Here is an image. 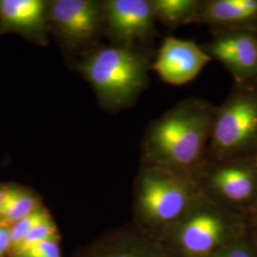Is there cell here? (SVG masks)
<instances>
[{
	"label": "cell",
	"mask_w": 257,
	"mask_h": 257,
	"mask_svg": "<svg viewBox=\"0 0 257 257\" xmlns=\"http://www.w3.org/2000/svg\"><path fill=\"white\" fill-rule=\"evenodd\" d=\"M215 106L196 97L175 104L153 120L141 142L140 166L196 179L207 161Z\"/></svg>",
	"instance_id": "6da1fadb"
},
{
	"label": "cell",
	"mask_w": 257,
	"mask_h": 257,
	"mask_svg": "<svg viewBox=\"0 0 257 257\" xmlns=\"http://www.w3.org/2000/svg\"><path fill=\"white\" fill-rule=\"evenodd\" d=\"M154 57L152 49L110 44L87 52L78 68L102 106L118 111L133 107L147 89Z\"/></svg>",
	"instance_id": "7a4b0ae2"
},
{
	"label": "cell",
	"mask_w": 257,
	"mask_h": 257,
	"mask_svg": "<svg viewBox=\"0 0 257 257\" xmlns=\"http://www.w3.org/2000/svg\"><path fill=\"white\" fill-rule=\"evenodd\" d=\"M247 216L211 202L201 193L159 240L169 257H211L248 235Z\"/></svg>",
	"instance_id": "3957f363"
},
{
	"label": "cell",
	"mask_w": 257,
	"mask_h": 257,
	"mask_svg": "<svg viewBox=\"0 0 257 257\" xmlns=\"http://www.w3.org/2000/svg\"><path fill=\"white\" fill-rule=\"evenodd\" d=\"M133 224L159 241L199 195L196 182L185 175L140 166L134 186Z\"/></svg>",
	"instance_id": "277c9868"
},
{
	"label": "cell",
	"mask_w": 257,
	"mask_h": 257,
	"mask_svg": "<svg viewBox=\"0 0 257 257\" xmlns=\"http://www.w3.org/2000/svg\"><path fill=\"white\" fill-rule=\"evenodd\" d=\"M257 156V79L234 83L230 94L215 106L207 160Z\"/></svg>",
	"instance_id": "5b68a950"
},
{
	"label": "cell",
	"mask_w": 257,
	"mask_h": 257,
	"mask_svg": "<svg viewBox=\"0 0 257 257\" xmlns=\"http://www.w3.org/2000/svg\"><path fill=\"white\" fill-rule=\"evenodd\" d=\"M196 184L211 202L248 217L257 208L256 156L207 160Z\"/></svg>",
	"instance_id": "8992f818"
},
{
	"label": "cell",
	"mask_w": 257,
	"mask_h": 257,
	"mask_svg": "<svg viewBox=\"0 0 257 257\" xmlns=\"http://www.w3.org/2000/svg\"><path fill=\"white\" fill-rule=\"evenodd\" d=\"M103 16L112 44L151 49L158 36L151 0H107Z\"/></svg>",
	"instance_id": "52a82bcc"
},
{
	"label": "cell",
	"mask_w": 257,
	"mask_h": 257,
	"mask_svg": "<svg viewBox=\"0 0 257 257\" xmlns=\"http://www.w3.org/2000/svg\"><path fill=\"white\" fill-rule=\"evenodd\" d=\"M51 18L60 36L74 50L91 48L104 32L103 2L57 0L52 3Z\"/></svg>",
	"instance_id": "ba28073f"
},
{
	"label": "cell",
	"mask_w": 257,
	"mask_h": 257,
	"mask_svg": "<svg viewBox=\"0 0 257 257\" xmlns=\"http://www.w3.org/2000/svg\"><path fill=\"white\" fill-rule=\"evenodd\" d=\"M211 33V40L201 47L212 60L227 69L234 83L257 79V32L224 30Z\"/></svg>",
	"instance_id": "9c48e42d"
},
{
	"label": "cell",
	"mask_w": 257,
	"mask_h": 257,
	"mask_svg": "<svg viewBox=\"0 0 257 257\" xmlns=\"http://www.w3.org/2000/svg\"><path fill=\"white\" fill-rule=\"evenodd\" d=\"M211 60L194 41L167 37L155 55L152 70L167 84L182 86L195 79Z\"/></svg>",
	"instance_id": "30bf717a"
},
{
	"label": "cell",
	"mask_w": 257,
	"mask_h": 257,
	"mask_svg": "<svg viewBox=\"0 0 257 257\" xmlns=\"http://www.w3.org/2000/svg\"><path fill=\"white\" fill-rule=\"evenodd\" d=\"M74 257H169L159 241L128 224L109 230L85 247Z\"/></svg>",
	"instance_id": "8fae6325"
},
{
	"label": "cell",
	"mask_w": 257,
	"mask_h": 257,
	"mask_svg": "<svg viewBox=\"0 0 257 257\" xmlns=\"http://www.w3.org/2000/svg\"><path fill=\"white\" fill-rule=\"evenodd\" d=\"M193 24L206 25L211 31L257 32V0H203Z\"/></svg>",
	"instance_id": "7c38bea8"
},
{
	"label": "cell",
	"mask_w": 257,
	"mask_h": 257,
	"mask_svg": "<svg viewBox=\"0 0 257 257\" xmlns=\"http://www.w3.org/2000/svg\"><path fill=\"white\" fill-rule=\"evenodd\" d=\"M45 3L40 0H0V21L7 28L34 30L44 21Z\"/></svg>",
	"instance_id": "4fadbf2b"
},
{
	"label": "cell",
	"mask_w": 257,
	"mask_h": 257,
	"mask_svg": "<svg viewBox=\"0 0 257 257\" xmlns=\"http://www.w3.org/2000/svg\"><path fill=\"white\" fill-rule=\"evenodd\" d=\"M37 195L21 187H5L0 208V221L12 226L41 208Z\"/></svg>",
	"instance_id": "5bb4252c"
},
{
	"label": "cell",
	"mask_w": 257,
	"mask_h": 257,
	"mask_svg": "<svg viewBox=\"0 0 257 257\" xmlns=\"http://www.w3.org/2000/svg\"><path fill=\"white\" fill-rule=\"evenodd\" d=\"M156 21L166 27L193 24L203 0H151Z\"/></svg>",
	"instance_id": "9a60e30c"
},
{
	"label": "cell",
	"mask_w": 257,
	"mask_h": 257,
	"mask_svg": "<svg viewBox=\"0 0 257 257\" xmlns=\"http://www.w3.org/2000/svg\"><path fill=\"white\" fill-rule=\"evenodd\" d=\"M50 240H55V241L60 240L59 232L53 218L38 225L31 231H29L27 235L22 239V241L19 243V245L10 249L9 253L16 252L21 249L29 248L33 245L38 244L40 242L50 241Z\"/></svg>",
	"instance_id": "2e32d148"
},
{
	"label": "cell",
	"mask_w": 257,
	"mask_h": 257,
	"mask_svg": "<svg viewBox=\"0 0 257 257\" xmlns=\"http://www.w3.org/2000/svg\"><path fill=\"white\" fill-rule=\"evenodd\" d=\"M52 219V216L45 208L41 207L37 211L32 213L27 217L23 218L11 226V239H12V248L19 245L27 235L28 232L36 228L38 225Z\"/></svg>",
	"instance_id": "e0dca14e"
},
{
	"label": "cell",
	"mask_w": 257,
	"mask_h": 257,
	"mask_svg": "<svg viewBox=\"0 0 257 257\" xmlns=\"http://www.w3.org/2000/svg\"><path fill=\"white\" fill-rule=\"evenodd\" d=\"M8 257H62L59 241H43L8 254Z\"/></svg>",
	"instance_id": "ac0fdd59"
},
{
	"label": "cell",
	"mask_w": 257,
	"mask_h": 257,
	"mask_svg": "<svg viewBox=\"0 0 257 257\" xmlns=\"http://www.w3.org/2000/svg\"><path fill=\"white\" fill-rule=\"evenodd\" d=\"M211 257H255V253L248 233V235L230 243Z\"/></svg>",
	"instance_id": "d6986e66"
},
{
	"label": "cell",
	"mask_w": 257,
	"mask_h": 257,
	"mask_svg": "<svg viewBox=\"0 0 257 257\" xmlns=\"http://www.w3.org/2000/svg\"><path fill=\"white\" fill-rule=\"evenodd\" d=\"M11 226L0 221V257L8 256L12 248L11 239Z\"/></svg>",
	"instance_id": "ffe728a7"
},
{
	"label": "cell",
	"mask_w": 257,
	"mask_h": 257,
	"mask_svg": "<svg viewBox=\"0 0 257 257\" xmlns=\"http://www.w3.org/2000/svg\"><path fill=\"white\" fill-rule=\"evenodd\" d=\"M248 237L251 241V244H252V247L254 249V253H255V257H257V230L256 229H253L251 227H249L248 229Z\"/></svg>",
	"instance_id": "44dd1931"
},
{
	"label": "cell",
	"mask_w": 257,
	"mask_h": 257,
	"mask_svg": "<svg viewBox=\"0 0 257 257\" xmlns=\"http://www.w3.org/2000/svg\"><path fill=\"white\" fill-rule=\"evenodd\" d=\"M249 227L257 230V208L248 216Z\"/></svg>",
	"instance_id": "7402d4cb"
},
{
	"label": "cell",
	"mask_w": 257,
	"mask_h": 257,
	"mask_svg": "<svg viewBox=\"0 0 257 257\" xmlns=\"http://www.w3.org/2000/svg\"><path fill=\"white\" fill-rule=\"evenodd\" d=\"M4 190H5V187H1V186H0V208H1V204H2V199H3Z\"/></svg>",
	"instance_id": "603a6c76"
},
{
	"label": "cell",
	"mask_w": 257,
	"mask_h": 257,
	"mask_svg": "<svg viewBox=\"0 0 257 257\" xmlns=\"http://www.w3.org/2000/svg\"><path fill=\"white\" fill-rule=\"evenodd\" d=\"M256 160H257V156H256Z\"/></svg>",
	"instance_id": "cb8c5ba5"
}]
</instances>
